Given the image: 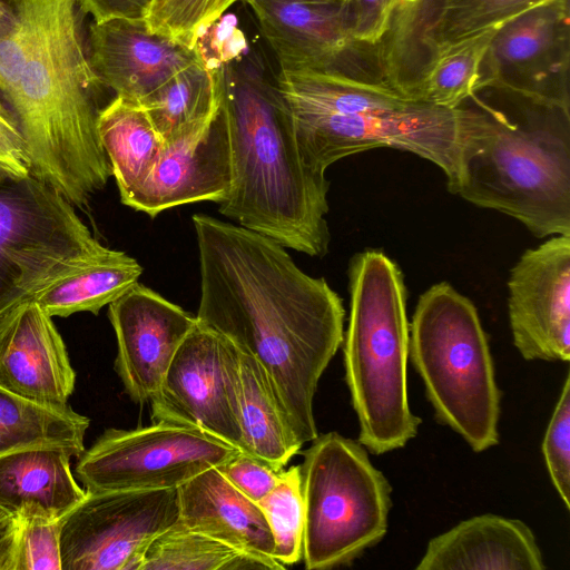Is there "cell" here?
<instances>
[{"label":"cell","mask_w":570,"mask_h":570,"mask_svg":"<svg viewBox=\"0 0 570 570\" xmlns=\"http://www.w3.org/2000/svg\"><path fill=\"white\" fill-rule=\"evenodd\" d=\"M191 222L200 274L196 318L259 362L296 436L312 442L317 385L344 338L341 297L271 237L206 214Z\"/></svg>","instance_id":"1"},{"label":"cell","mask_w":570,"mask_h":570,"mask_svg":"<svg viewBox=\"0 0 570 570\" xmlns=\"http://www.w3.org/2000/svg\"><path fill=\"white\" fill-rule=\"evenodd\" d=\"M20 38V59L3 97L27 145L30 175L83 207L111 167L98 134V92L85 14L76 0H4Z\"/></svg>","instance_id":"2"},{"label":"cell","mask_w":570,"mask_h":570,"mask_svg":"<svg viewBox=\"0 0 570 570\" xmlns=\"http://www.w3.org/2000/svg\"><path fill=\"white\" fill-rule=\"evenodd\" d=\"M220 104L233 180L219 213L284 247L326 255L330 183L305 164L276 76L255 56L240 55L220 67Z\"/></svg>","instance_id":"3"},{"label":"cell","mask_w":570,"mask_h":570,"mask_svg":"<svg viewBox=\"0 0 570 570\" xmlns=\"http://www.w3.org/2000/svg\"><path fill=\"white\" fill-rule=\"evenodd\" d=\"M455 109L456 195L518 219L538 238L570 235V108L481 83Z\"/></svg>","instance_id":"4"},{"label":"cell","mask_w":570,"mask_h":570,"mask_svg":"<svg viewBox=\"0 0 570 570\" xmlns=\"http://www.w3.org/2000/svg\"><path fill=\"white\" fill-rule=\"evenodd\" d=\"M276 80L292 112L302 157L313 171L325 175L344 157L387 147L440 167L448 189L456 194L462 131L455 108L337 76L279 70Z\"/></svg>","instance_id":"5"},{"label":"cell","mask_w":570,"mask_h":570,"mask_svg":"<svg viewBox=\"0 0 570 570\" xmlns=\"http://www.w3.org/2000/svg\"><path fill=\"white\" fill-rule=\"evenodd\" d=\"M348 283L345 381L358 420L357 441L380 455L403 448L421 424L407 396L405 285L399 266L375 249L352 257Z\"/></svg>","instance_id":"6"},{"label":"cell","mask_w":570,"mask_h":570,"mask_svg":"<svg viewBox=\"0 0 570 570\" xmlns=\"http://www.w3.org/2000/svg\"><path fill=\"white\" fill-rule=\"evenodd\" d=\"M409 360L435 419L474 452L499 442L501 392L474 304L441 282L419 298L409 325Z\"/></svg>","instance_id":"7"},{"label":"cell","mask_w":570,"mask_h":570,"mask_svg":"<svg viewBox=\"0 0 570 570\" xmlns=\"http://www.w3.org/2000/svg\"><path fill=\"white\" fill-rule=\"evenodd\" d=\"M301 465L306 569L346 566L387 531L392 488L366 449L337 432L317 435Z\"/></svg>","instance_id":"8"},{"label":"cell","mask_w":570,"mask_h":570,"mask_svg":"<svg viewBox=\"0 0 570 570\" xmlns=\"http://www.w3.org/2000/svg\"><path fill=\"white\" fill-rule=\"evenodd\" d=\"M105 249L47 184L0 181V317Z\"/></svg>","instance_id":"9"},{"label":"cell","mask_w":570,"mask_h":570,"mask_svg":"<svg viewBox=\"0 0 570 570\" xmlns=\"http://www.w3.org/2000/svg\"><path fill=\"white\" fill-rule=\"evenodd\" d=\"M239 449L194 426L157 421L134 430H106L78 456L86 492L178 489Z\"/></svg>","instance_id":"10"},{"label":"cell","mask_w":570,"mask_h":570,"mask_svg":"<svg viewBox=\"0 0 570 570\" xmlns=\"http://www.w3.org/2000/svg\"><path fill=\"white\" fill-rule=\"evenodd\" d=\"M244 1L253 9L281 71L315 72L391 87L384 40L367 43L354 37L347 2Z\"/></svg>","instance_id":"11"},{"label":"cell","mask_w":570,"mask_h":570,"mask_svg":"<svg viewBox=\"0 0 570 570\" xmlns=\"http://www.w3.org/2000/svg\"><path fill=\"white\" fill-rule=\"evenodd\" d=\"M178 519L177 489L87 492L59 520L61 570H140Z\"/></svg>","instance_id":"12"},{"label":"cell","mask_w":570,"mask_h":570,"mask_svg":"<svg viewBox=\"0 0 570 570\" xmlns=\"http://www.w3.org/2000/svg\"><path fill=\"white\" fill-rule=\"evenodd\" d=\"M237 372V346L197 320L150 402L153 422L198 428L243 452Z\"/></svg>","instance_id":"13"},{"label":"cell","mask_w":570,"mask_h":570,"mask_svg":"<svg viewBox=\"0 0 570 570\" xmlns=\"http://www.w3.org/2000/svg\"><path fill=\"white\" fill-rule=\"evenodd\" d=\"M569 0H548L501 23L476 85L497 83L570 108Z\"/></svg>","instance_id":"14"},{"label":"cell","mask_w":570,"mask_h":570,"mask_svg":"<svg viewBox=\"0 0 570 570\" xmlns=\"http://www.w3.org/2000/svg\"><path fill=\"white\" fill-rule=\"evenodd\" d=\"M513 344L528 361L570 360V235L527 249L508 281Z\"/></svg>","instance_id":"15"},{"label":"cell","mask_w":570,"mask_h":570,"mask_svg":"<svg viewBox=\"0 0 570 570\" xmlns=\"http://www.w3.org/2000/svg\"><path fill=\"white\" fill-rule=\"evenodd\" d=\"M233 180L229 132L224 108L164 141L145 183L122 204L150 217L189 203L228 195Z\"/></svg>","instance_id":"16"},{"label":"cell","mask_w":570,"mask_h":570,"mask_svg":"<svg viewBox=\"0 0 570 570\" xmlns=\"http://www.w3.org/2000/svg\"><path fill=\"white\" fill-rule=\"evenodd\" d=\"M108 316L117 338L115 371L135 403L150 404L197 318L138 282L109 304Z\"/></svg>","instance_id":"17"},{"label":"cell","mask_w":570,"mask_h":570,"mask_svg":"<svg viewBox=\"0 0 570 570\" xmlns=\"http://www.w3.org/2000/svg\"><path fill=\"white\" fill-rule=\"evenodd\" d=\"M76 372L52 316L27 299L0 317V387L30 402L65 409Z\"/></svg>","instance_id":"18"},{"label":"cell","mask_w":570,"mask_h":570,"mask_svg":"<svg viewBox=\"0 0 570 570\" xmlns=\"http://www.w3.org/2000/svg\"><path fill=\"white\" fill-rule=\"evenodd\" d=\"M197 48L151 32L146 21L92 22L88 58L101 87L140 102L178 71L200 58Z\"/></svg>","instance_id":"19"},{"label":"cell","mask_w":570,"mask_h":570,"mask_svg":"<svg viewBox=\"0 0 570 570\" xmlns=\"http://www.w3.org/2000/svg\"><path fill=\"white\" fill-rule=\"evenodd\" d=\"M548 0H422L396 29L394 55L405 81L419 87L436 53L495 28Z\"/></svg>","instance_id":"20"},{"label":"cell","mask_w":570,"mask_h":570,"mask_svg":"<svg viewBox=\"0 0 570 570\" xmlns=\"http://www.w3.org/2000/svg\"><path fill=\"white\" fill-rule=\"evenodd\" d=\"M416 570H543L532 530L521 520L481 514L428 543Z\"/></svg>","instance_id":"21"},{"label":"cell","mask_w":570,"mask_h":570,"mask_svg":"<svg viewBox=\"0 0 570 570\" xmlns=\"http://www.w3.org/2000/svg\"><path fill=\"white\" fill-rule=\"evenodd\" d=\"M177 491L178 521L187 529L239 550L273 557L274 539L262 509L218 468L205 470Z\"/></svg>","instance_id":"22"},{"label":"cell","mask_w":570,"mask_h":570,"mask_svg":"<svg viewBox=\"0 0 570 570\" xmlns=\"http://www.w3.org/2000/svg\"><path fill=\"white\" fill-rule=\"evenodd\" d=\"M62 448H28L0 456V508L10 515L60 520L85 497Z\"/></svg>","instance_id":"23"},{"label":"cell","mask_w":570,"mask_h":570,"mask_svg":"<svg viewBox=\"0 0 570 570\" xmlns=\"http://www.w3.org/2000/svg\"><path fill=\"white\" fill-rule=\"evenodd\" d=\"M237 396L243 452L277 471L284 470L303 443L296 436L265 370L240 348Z\"/></svg>","instance_id":"24"},{"label":"cell","mask_w":570,"mask_h":570,"mask_svg":"<svg viewBox=\"0 0 570 570\" xmlns=\"http://www.w3.org/2000/svg\"><path fill=\"white\" fill-rule=\"evenodd\" d=\"M97 127L122 203L154 169L163 138L140 102L119 96L100 109Z\"/></svg>","instance_id":"25"},{"label":"cell","mask_w":570,"mask_h":570,"mask_svg":"<svg viewBox=\"0 0 570 570\" xmlns=\"http://www.w3.org/2000/svg\"><path fill=\"white\" fill-rule=\"evenodd\" d=\"M141 273L142 267L135 258L106 247L32 298L52 317H67L78 312L97 315L136 284Z\"/></svg>","instance_id":"26"},{"label":"cell","mask_w":570,"mask_h":570,"mask_svg":"<svg viewBox=\"0 0 570 570\" xmlns=\"http://www.w3.org/2000/svg\"><path fill=\"white\" fill-rule=\"evenodd\" d=\"M90 420L70 406L40 405L0 387V456L28 448H62L79 456Z\"/></svg>","instance_id":"27"},{"label":"cell","mask_w":570,"mask_h":570,"mask_svg":"<svg viewBox=\"0 0 570 570\" xmlns=\"http://www.w3.org/2000/svg\"><path fill=\"white\" fill-rule=\"evenodd\" d=\"M283 570L272 556L236 549L177 521L149 546L140 570Z\"/></svg>","instance_id":"28"},{"label":"cell","mask_w":570,"mask_h":570,"mask_svg":"<svg viewBox=\"0 0 570 570\" xmlns=\"http://www.w3.org/2000/svg\"><path fill=\"white\" fill-rule=\"evenodd\" d=\"M220 67L209 68L200 57L140 101L163 141L214 114L220 101Z\"/></svg>","instance_id":"29"},{"label":"cell","mask_w":570,"mask_h":570,"mask_svg":"<svg viewBox=\"0 0 570 570\" xmlns=\"http://www.w3.org/2000/svg\"><path fill=\"white\" fill-rule=\"evenodd\" d=\"M498 27L439 51L422 78L416 98L454 109L475 87L480 62Z\"/></svg>","instance_id":"30"},{"label":"cell","mask_w":570,"mask_h":570,"mask_svg":"<svg viewBox=\"0 0 570 570\" xmlns=\"http://www.w3.org/2000/svg\"><path fill=\"white\" fill-rule=\"evenodd\" d=\"M257 504L274 539L273 557L288 566L303 558L304 501L301 465L282 470L275 487Z\"/></svg>","instance_id":"31"},{"label":"cell","mask_w":570,"mask_h":570,"mask_svg":"<svg viewBox=\"0 0 570 570\" xmlns=\"http://www.w3.org/2000/svg\"><path fill=\"white\" fill-rule=\"evenodd\" d=\"M0 570H61L59 520L10 515Z\"/></svg>","instance_id":"32"},{"label":"cell","mask_w":570,"mask_h":570,"mask_svg":"<svg viewBox=\"0 0 570 570\" xmlns=\"http://www.w3.org/2000/svg\"><path fill=\"white\" fill-rule=\"evenodd\" d=\"M238 0H154L146 23L151 32L195 48L203 33Z\"/></svg>","instance_id":"33"},{"label":"cell","mask_w":570,"mask_h":570,"mask_svg":"<svg viewBox=\"0 0 570 570\" xmlns=\"http://www.w3.org/2000/svg\"><path fill=\"white\" fill-rule=\"evenodd\" d=\"M542 454L551 482L567 509H570V376L567 375L551 415Z\"/></svg>","instance_id":"34"},{"label":"cell","mask_w":570,"mask_h":570,"mask_svg":"<svg viewBox=\"0 0 570 570\" xmlns=\"http://www.w3.org/2000/svg\"><path fill=\"white\" fill-rule=\"evenodd\" d=\"M30 176V159L18 119L0 95V181Z\"/></svg>","instance_id":"35"},{"label":"cell","mask_w":570,"mask_h":570,"mask_svg":"<svg viewBox=\"0 0 570 570\" xmlns=\"http://www.w3.org/2000/svg\"><path fill=\"white\" fill-rule=\"evenodd\" d=\"M218 469L233 485L255 502L275 487L282 472L242 451Z\"/></svg>","instance_id":"36"},{"label":"cell","mask_w":570,"mask_h":570,"mask_svg":"<svg viewBox=\"0 0 570 570\" xmlns=\"http://www.w3.org/2000/svg\"><path fill=\"white\" fill-rule=\"evenodd\" d=\"M354 37L367 43H380L390 29L399 0H347Z\"/></svg>","instance_id":"37"},{"label":"cell","mask_w":570,"mask_h":570,"mask_svg":"<svg viewBox=\"0 0 570 570\" xmlns=\"http://www.w3.org/2000/svg\"><path fill=\"white\" fill-rule=\"evenodd\" d=\"M154 0H76L81 12L95 23L114 19L146 21Z\"/></svg>","instance_id":"38"},{"label":"cell","mask_w":570,"mask_h":570,"mask_svg":"<svg viewBox=\"0 0 570 570\" xmlns=\"http://www.w3.org/2000/svg\"><path fill=\"white\" fill-rule=\"evenodd\" d=\"M16 23L12 9L4 0H0V36L9 32Z\"/></svg>","instance_id":"39"},{"label":"cell","mask_w":570,"mask_h":570,"mask_svg":"<svg viewBox=\"0 0 570 570\" xmlns=\"http://www.w3.org/2000/svg\"><path fill=\"white\" fill-rule=\"evenodd\" d=\"M10 514L3 510L2 508H0V522L3 521L4 519H7Z\"/></svg>","instance_id":"40"},{"label":"cell","mask_w":570,"mask_h":570,"mask_svg":"<svg viewBox=\"0 0 570 570\" xmlns=\"http://www.w3.org/2000/svg\"><path fill=\"white\" fill-rule=\"evenodd\" d=\"M420 1L421 0H399V3H401V4H412V3H417Z\"/></svg>","instance_id":"41"},{"label":"cell","mask_w":570,"mask_h":570,"mask_svg":"<svg viewBox=\"0 0 570 570\" xmlns=\"http://www.w3.org/2000/svg\"><path fill=\"white\" fill-rule=\"evenodd\" d=\"M322 1H330V2H346L347 0H322Z\"/></svg>","instance_id":"42"}]
</instances>
